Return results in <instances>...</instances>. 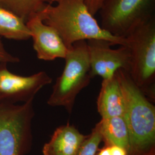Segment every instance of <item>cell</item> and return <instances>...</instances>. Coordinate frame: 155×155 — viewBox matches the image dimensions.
Instances as JSON below:
<instances>
[{
    "label": "cell",
    "mask_w": 155,
    "mask_h": 155,
    "mask_svg": "<svg viewBox=\"0 0 155 155\" xmlns=\"http://www.w3.org/2000/svg\"><path fill=\"white\" fill-rule=\"evenodd\" d=\"M39 14L43 21L54 28L67 48L75 42L90 39L105 40L113 45H126L125 38L112 35L101 28L90 12L86 0H54Z\"/></svg>",
    "instance_id": "cell-1"
},
{
    "label": "cell",
    "mask_w": 155,
    "mask_h": 155,
    "mask_svg": "<svg viewBox=\"0 0 155 155\" xmlns=\"http://www.w3.org/2000/svg\"><path fill=\"white\" fill-rule=\"evenodd\" d=\"M125 103L124 118L130 142L128 155L155 153V107L125 70L117 71Z\"/></svg>",
    "instance_id": "cell-2"
},
{
    "label": "cell",
    "mask_w": 155,
    "mask_h": 155,
    "mask_svg": "<svg viewBox=\"0 0 155 155\" xmlns=\"http://www.w3.org/2000/svg\"><path fill=\"white\" fill-rule=\"evenodd\" d=\"M125 38L130 52L127 72L153 102L155 99V17L136 26Z\"/></svg>",
    "instance_id": "cell-3"
},
{
    "label": "cell",
    "mask_w": 155,
    "mask_h": 155,
    "mask_svg": "<svg viewBox=\"0 0 155 155\" xmlns=\"http://www.w3.org/2000/svg\"><path fill=\"white\" fill-rule=\"evenodd\" d=\"M64 59V69L56 80L47 104L63 107L71 114L78 95L89 86L92 79L86 40L74 43Z\"/></svg>",
    "instance_id": "cell-4"
},
{
    "label": "cell",
    "mask_w": 155,
    "mask_h": 155,
    "mask_svg": "<svg viewBox=\"0 0 155 155\" xmlns=\"http://www.w3.org/2000/svg\"><path fill=\"white\" fill-rule=\"evenodd\" d=\"M33 100L0 105V155H26L32 145Z\"/></svg>",
    "instance_id": "cell-5"
},
{
    "label": "cell",
    "mask_w": 155,
    "mask_h": 155,
    "mask_svg": "<svg viewBox=\"0 0 155 155\" xmlns=\"http://www.w3.org/2000/svg\"><path fill=\"white\" fill-rule=\"evenodd\" d=\"M155 0H105L100 26L113 36L125 38L139 24L155 17Z\"/></svg>",
    "instance_id": "cell-6"
},
{
    "label": "cell",
    "mask_w": 155,
    "mask_h": 155,
    "mask_svg": "<svg viewBox=\"0 0 155 155\" xmlns=\"http://www.w3.org/2000/svg\"><path fill=\"white\" fill-rule=\"evenodd\" d=\"M52 82V79L45 71L22 76L10 71L8 63H0V105L34 100L39 91Z\"/></svg>",
    "instance_id": "cell-7"
},
{
    "label": "cell",
    "mask_w": 155,
    "mask_h": 155,
    "mask_svg": "<svg viewBox=\"0 0 155 155\" xmlns=\"http://www.w3.org/2000/svg\"><path fill=\"white\" fill-rule=\"evenodd\" d=\"M86 41L92 78L98 76L107 79L120 69L128 71L130 52L127 45L113 49L111 47L113 45L105 40L90 39Z\"/></svg>",
    "instance_id": "cell-8"
},
{
    "label": "cell",
    "mask_w": 155,
    "mask_h": 155,
    "mask_svg": "<svg viewBox=\"0 0 155 155\" xmlns=\"http://www.w3.org/2000/svg\"><path fill=\"white\" fill-rule=\"evenodd\" d=\"M38 58L45 61L64 59L68 51L55 29L43 21L39 13L26 22Z\"/></svg>",
    "instance_id": "cell-9"
},
{
    "label": "cell",
    "mask_w": 155,
    "mask_h": 155,
    "mask_svg": "<svg viewBox=\"0 0 155 155\" xmlns=\"http://www.w3.org/2000/svg\"><path fill=\"white\" fill-rule=\"evenodd\" d=\"M87 135L67 124L56 129L42 149L43 155H77Z\"/></svg>",
    "instance_id": "cell-10"
},
{
    "label": "cell",
    "mask_w": 155,
    "mask_h": 155,
    "mask_svg": "<svg viewBox=\"0 0 155 155\" xmlns=\"http://www.w3.org/2000/svg\"><path fill=\"white\" fill-rule=\"evenodd\" d=\"M97 106L102 118L124 116V99L117 72L111 78L102 79Z\"/></svg>",
    "instance_id": "cell-11"
},
{
    "label": "cell",
    "mask_w": 155,
    "mask_h": 155,
    "mask_svg": "<svg viewBox=\"0 0 155 155\" xmlns=\"http://www.w3.org/2000/svg\"><path fill=\"white\" fill-rule=\"evenodd\" d=\"M96 125L105 146H120L127 150L128 155L130 149V136L124 117L101 118Z\"/></svg>",
    "instance_id": "cell-12"
},
{
    "label": "cell",
    "mask_w": 155,
    "mask_h": 155,
    "mask_svg": "<svg viewBox=\"0 0 155 155\" xmlns=\"http://www.w3.org/2000/svg\"><path fill=\"white\" fill-rule=\"evenodd\" d=\"M0 37L24 41L31 39L26 22L14 13L0 6Z\"/></svg>",
    "instance_id": "cell-13"
},
{
    "label": "cell",
    "mask_w": 155,
    "mask_h": 155,
    "mask_svg": "<svg viewBox=\"0 0 155 155\" xmlns=\"http://www.w3.org/2000/svg\"><path fill=\"white\" fill-rule=\"evenodd\" d=\"M54 0H0V6L21 17L26 22Z\"/></svg>",
    "instance_id": "cell-14"
},
{
    "label": "cell",
    "mask_w": 155,
    "mask_h": 155,
    "mask_svg": "<svg viewBox=\"0 0 155 155\" xmlns=\"http://www.w3.org/2000/svg\"><path fill=\"white\" fill-rule=\"evenodd\" d=\"M102 141L101 134L96 125L83 141L77 155H95Z\"/></svg>",
    "instance_id": "cell-15"
},
{
    "label": "cell",
    "mask_w": 155,
    "mask_h": 155,
    "mask_svg": "<svg viewBox=\"0 0 155 155\" xmlns=\"http://www.w3.org/2000/svg\"><path fill=\"white\" fill-rule=\"evenodd\" d=\"M20 60L17 56L12 55L6 50L2 42L1 37H0V63H19Z\"/></svg>",
    "instance_id": "cell-16"
},
{
    "label": "cell",
    "mask_w": 155,
    "mask_h": 155,
    "mask_svg": "<svg viewBox=\"0 0 155 155\" xmlns=\"http://www.w3.org/2000/svg\"><path fill=\"white\" fill-rule=\"evenodd\" d=\"M105 0H86V4L90 12L95 16L99 11Z\"/></svg>",
    "instance_id": "cell-17"
},
{
    "label": "cell",
    "mask_w": 155,
    "mask_h": 155,
    "mask_svg": "<svg viewBox=\"0 0 155 155\" xmlns=\"http://www.w3.org/2000/svg\"><path fill=\"white\" fill-rule=\"evenodd\" d=\"M111 155H127V152L125 148L117 145L109 146Z\"/></svg>",
    "instance_id": "cell-18"
},
{
    "label": "cell",
    "mask_w": 155,
    "mask_h": 155,
    "mask_svg": "<svg viewBox=\"0 0 155 155\" xmlns=\"http://www.w3.org/2000/svg\"><path fill=\"white\" fill-rule=\"evenodd\" d=\"M95 155H111L109 146H104V148L98 150Z\"/></svg>",
    "instance_id": "cell-19"
},
{
    "label": "cell",
    "mask_w": 155,
    "mask_h": 155,
    "mask_svg": "<svg viewBox=\"0 0 155 155\" xmlns=\"http://www.w3.org/2000/svg\"><path fill=\"white\" fill-rule=\"evenodd\" d=\"M145 155H155V153H150V154H147Z\"/></svg>",
    "instance_id": "cell-20"
}]
</instances>
